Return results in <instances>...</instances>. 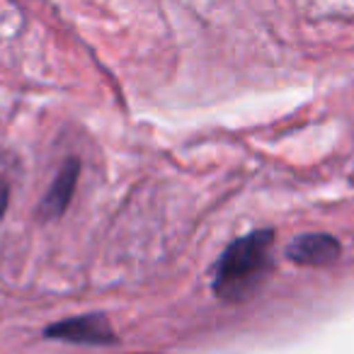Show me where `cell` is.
Returning <instances> with one entry per match:
<instances>
[{
  "label": "cell",
  "mask_w": 354,
  "mask_h": 354,
  "mask_svg": "<svg viewBox=\"0 0 354 354\" xmlns=\"http://www.w3.org/2000/svg\"><path fill=\"white\" fill-rule=\"evenodd\" d=\"M274 231L262 228L238 238L226 248L214 270V294L228 304H238L255 294L274 267Z\"/></svg>",
  "instance_id": "6da1fadb"
},
{
  "label": "cell",
  "mask_w": 354,
  "mask_h": 354,
  "mask_svg": "<svg viewBox=\"0 0 354 354\" xmlns=\"http://www.w3.org/2000/svg\"><path fill=\"white\" fill-rule=\"evenodd\" d=\"M44 337L61 339V342H71V344H114L117 342V335H114L112 325H109L104 313L75 315V318L51 323L49 328L44 330Z\"/></svg>",
  "instance_id": "7a4b0ae2"
},
{
  "label": "cell",
  "mask_w": 354,
  "mask_h": 354,
  "mask_svg": "<svg viewBox=\"0 0 354 354\" xmlns=\"http://www.w3.org/2000/svg\"><path fill=\"white\" fill-rule=\"evenodd\" d=\"M342 255V245L330 233H304L286 245V257L301 267L333 265Z\"/></svg>",
  "instance_id": "3957f363"
},
{
  "label": "cell",
  "mask_w": 354,
  "mask_h": 354,
  "mask_svg": "<svg viewBox=\"0 0 354 354\" xmlns=\"http://www.w3.org/2000/svg\"><path fill=\"white\" fill-rule=\"evenodd\" d=\"M78 175H80V160L78 158H68V160L61 165V170L56 172L54 183L46 189L44 199H41L39 209H37L41 221H54V218L64 216L71 199H73V194H75Z\"/></svg>",
  "instance_id": "277c9868"
},
{
  "label": "cell",
  "mask_w": 354,
  "mask_h": 354,
  "mask_svg": "<svg viewBox=\"0 0 354 354\" xmlns=\"http://www.w3.org/2000/svg\"><path fill=\"white\" fill-rule=\"evenodd\" d=\"M8 202H10V185L0 177V221H3V216L8 212Z\"/></svg>",
  "instance_id": "5b68a950"
}]
</instances>
